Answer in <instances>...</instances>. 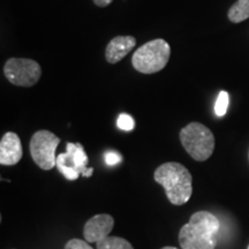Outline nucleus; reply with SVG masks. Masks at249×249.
Returning a JSON list of instances; mask_svg holds the SVG:
<instances>
[{"instance_id":"f257e3e1","label":"nucleus","mask_w":249,"mask_h":249,"mask_svg":"<svg viewBox=\"0 0 249 249\" xmlns=\"http://www.w3.org/2000/svg\"><path fill=\"white\" fill-rule=\"evenodd\" d=\"M220 229L218 218L208 211H197L179 232L181 249H216L217 233Z\"/></svg>"},{"instance_id":"f03ea898","label":"nucleus","mask_w":249,"mask_h":249,"mask_svg":"<svg viewBox=\"0 0 249 249\" xmlns=\"http://www.w3.org/2000/svg\"><path fill=\"white\" fill-rule=\"evenodd\" d=\"M154 178L165 189L167 200L172 204L183 205L192 197V174L182 164L176 161L161 164L156 169Z\"/></svg>"},{"instance_id":"7ed1b4c3","label":"nucleus","mask_w":249,"mask_h":249,"mask_svg":"<svg viewBox=\"0 0 249 249\" xmlns=\"http://www.w3.org/2000/svg\"><path fill=\"white\" fill-rule=\"evenodd\" d=\"M171 57V46L166 40L157 38L143 44L134 52L133 67L140 73L155 74L166 66Z\"/></svg>"},{"instance_id":"20e7f679","label":"nucleus","mask_w":249,"mask_h":249,"mask_svg":"<svg viewBox=\"0 0 249 249\" xmlns=\"http://www.w3.org/2000/svg\"><path fill=\"white\" fill-rule=\"evenodd\" d=\"M180 142L193 160L204 161L209 160L214 150V136L207 126L191 123L180 130Z\"/></svg>"},{"instance_id":"39448f33","label":"nucleus","mask_w":249,"mask_h":249,"mask_svg":"<svg viewBox=\"0 0 249 249\" xmlns=\"http://www.w3.org/2000/svg\"><path fill=\"white\" fill-rule=\"evenodd\" d=\"M67 151L57 156V169L67 180H76L82 174L86 178L92 176L93 169L88 167L89 158L81 143H67Z\"/></svg>"},{"instance_id":"423d86ee","label":"nucleus","mask_w":249,"mask_h":249,"mask_svg":"<svg viewBox=\"0 0 249 249\" xmlns=\"http://www.w3.org/2000/svg\"><path fill=\"white\" fill-rule=\"evenodd\" d=\"M60 139L50 130H38L30 140V154L35 163L42 170L49 171L57 167L55 150Z\"/></svg>"},{"instance_id":"0eeeda50","label":"nucleus","mask_w":249,"mask_h":249,"mask_svg":"<svg viewBox=\"0 0 249 249\" xmlns=\"http://www.w3.org/2000/svg\"><path fill=\"white\" fill-rule=\"evenodd\" d=\"M4 73L12 85L29 88L39 81L42 68L38 62L31 59L12 58L5 64Z\"/></svg>"},{"instance_id":"6e6552de","label":"nucleus","mask_w":249,"mask_h":249,"mask_svg":"<svg viewBox=\"0 0 249 249\" xmlns=\"http://www.w3.org/2000/svg\"><path fill=\"white\" fill-rule=\"evenodd\" d=\"M114 227V218L111 214L99 213L90 218L83 229L85 240L89 244L98 242L108 236Z\"/></svg>"},{"instance_id":"1a4fd4ad","label":"nucleus","mask_w":249,"mask_h":249,"mask_svg":"<svg viewBox=\"0 0 249 249\" xmlns=\"http://www.w3.org/2000/svg\"><path fill=\"white\" fill-rule=\"evenodd\" d=\"M22 158V144L18 134L6 133L0 141V164L12 166Z\"/></svg>"},{"instance_id":"9d476101","label":"nucleus","mask_w":249,"mask_h":249,"mask_svg":"<svg viewBox=\"0 0 249 249\" xmlns=\"http://www.w3.org/2000/svg\"><path fill=\"white\" fill-rule=\"evenodd\" d=\"M136 45L133 36H117L108 43L105 50V58L110 64H117L124 59Z\"/></svg>"},{"instance_id":"9b49d317","label":"nucleus","mask_w":249,"mask_h":249,"mask_svg":"<svg viewBox=\"0 0 249 249\" xmlns=\"http://www.w3.org/2000/svg\"><path fill=\"white\" fill-rule=\"evenodd\" d=\"M227 17L233 23H240L249 18V0H238L230 8Z\"/></svg>"},{"instance_id":"f8f14e48","label":"nucleus","mask_w":249,"mask_h":249,"mask_svg":"<svg viewBox=\"0 0 249 249\" xmlns=\"http://www.w3.org/2000/svg\"><path fill=\"white\" fill-rule=\"evenodd\" d=\"M96 244H97V249H134L129 241L119 236L108 235Z\"/></svg>"},{"instance_id":"ddd939ff","label":"nucleus","mask_w":249,"mask_h":249,"mask_svg":"<svg viewBox=\"0 0 249 249\" xmlns=\"http://www.w3.org/2000/svg\"><path fill=\"white\" fill-rule=\"evenodd\" d=\"M230 97L227 91H220L218 95L216 104H214V113L217 117H224L227 112V107H229Z\"/></svg>"},{"instance_id":"4468645a","label":"nucleus","mask_w":249,"mask_h":249,"mask_svg":"<svg viewBox=\"0 0 249 249\" xmlns=\"http://www.w3.org/2000/svg\"><path fill=\"white\" fill-rule=\"evenodd\" d=\"M117 126L118 128L121 130H126V132H129V130H133L134 127H135V121L129 114L121 113L119 117H118L117 120Z\"/></svg>"},{"instance_id":"2eb2a0df","label":"nucleus","mask_w":249,"mask_h":249,"mask_svg":"<svg viewBox=\"0 0 249 249\" xmlns=\"http://www.w3.org/2000/svg\"><path fill=\"white\" fill-rule=\"evenodd\" d=\"M65 249H93L88 241L80 239H71L65 246Z\"/></svg>"},{"instance_id":"dca6fc26","label":"nucleus","mask_w":249,"mask_h":249,"mask_svg":"<svg viewBox=\"0 0 249 249\" xmlns=\"http://www.w3.org/2000/svg\"><path fill=\"white\" fill-rule=\"evenodd\" d=\"M121 161V156L118 154V152L114 151H108L107 155H105V163L110 166H113V165L119 164Z\"/></svg>"},{"instance_id":"f3484780","label":"nucleus","mask_w":249,"mask_h":249,"mask_svg":"<svg viewBox=\"0 0 249 249\" xmlns=\"http://www.w3.org/2000/svg\"><path fill=\"white\" fill-rule=\"evenodd\" d=\"M112 1H113V0H93L95 5L98 6V7H107V6L110 5Z\"/></svg>"},{"instance_id":"a211bd4d","label":"nucleus","mask_w":249,"mask_h":249,"mask_svg":"<svg viewBox=\"0 0 249 249\" xmlns=\"http://www.w3.org/2000/svg\"><path fill=\"white\" fill-rule=\"evenodd\" d=\"M161 249H178V248H176V247H171V246H167V247H163Z\"/></svg>"},{"instance_id":"6ab92c4d","label":"nucleus","mask_w":249,"mask_h":249,"mask_svg":"<svg viewBox=\"0 0 249 249\" xmlns=\"http://www.w3.org/2000/svg\"><path fill=\"white\" fill-rule=\"evenodd\" d=\"M248 249H249V246H248Z\"/></svg>"}]
</instances>
